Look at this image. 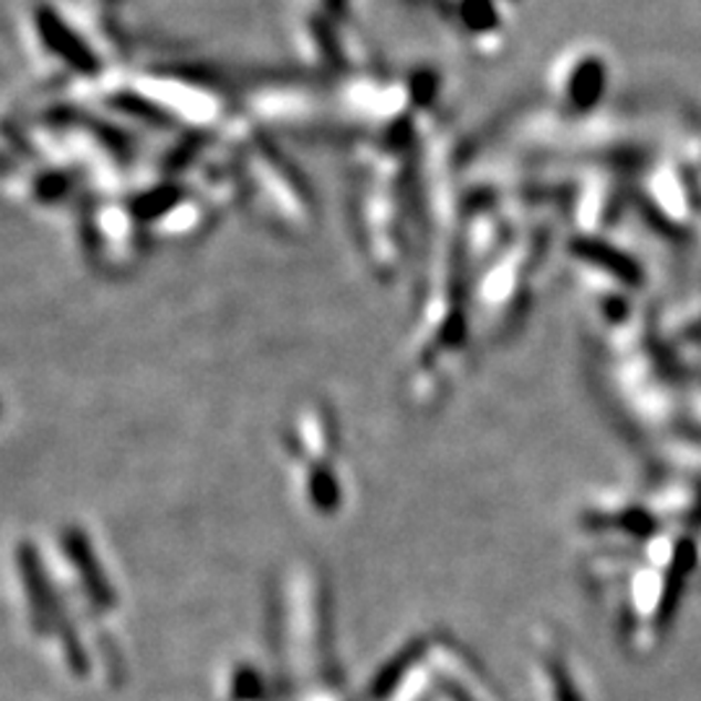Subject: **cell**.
<instances>
[{
    "mask_svg": "<svg viewBox=\"0 0 701 701\" xmlns=\"http://www.w3.org/2000/svg\"><path fill=\"white\" fill-rule=\"evenodd\" d=\"M462 48L475 55L502 50L522 0H431Z\"/></svg>",
    "mask_w": 701,
    "mask_h": 701,
    "instance_id": "4",
    "label": "cell"
},
{
    "mask_svg": "<svg viewBox=\"0 0 701 701\" xmlns=\"http://www.w3.org/2000/svg\"><path fill=\"white\" fill-rule=\"evenodd\" d=\"M291 36L317 73H354L362 50L354 0H296Z\"/></svg>",
    "mask_w": 701,
    "mask_h": 701,
    "instance_id": "1",
    "label": "cell"
},
{
    "mask_svg": "<svg viewBox=\"0 0 701 701\" xmlns=\"http://www.w3.org/2000/svg\"><path fill=\"white\" fill-rule=\"evenodd\" d=\"M117 3H121V0H73V9L88 11L94 13V17H100V13H109Z\"/></svg>",
    "mask_w": 701,
    "mask_h": 701,
    "instance_id": "5",
    "label": "cell"
},
{
    "mask_svg": "<svg viewBox=\"0 0 701 701\" xmlns=\"http://www.w3.org/2000/svg\"><path fill=\"white\" fill-rule=\"evenodd\" d=\"M610 79H614V65L608 52L585 42L558 55L551 69L548 86L562 109L590 112L608 96Z\"/></svg>",
    "mask_w": 701,
    "mask_h": 701,
    "instance_id": "3",
    "label": "cell"
},
{
    "mask_svg": "<svg viewBox=\"0 0 701 701\" xmlns=\"http://www.w3.org/2000/svg\"><path fill=\"white\" fill-rule=\"evenodd\" d=\"M32 40L36 57L48 65V71L76 73V76H100L102 61L92 48V32L71 24L69 11H57L55 6H34L29 13V24L24 27Z\"/></svg>",
    "mask_w": 701,
    "mask_h": 701,
    "instance_id": "2",
    "label": "cell"
}]
</instances>
